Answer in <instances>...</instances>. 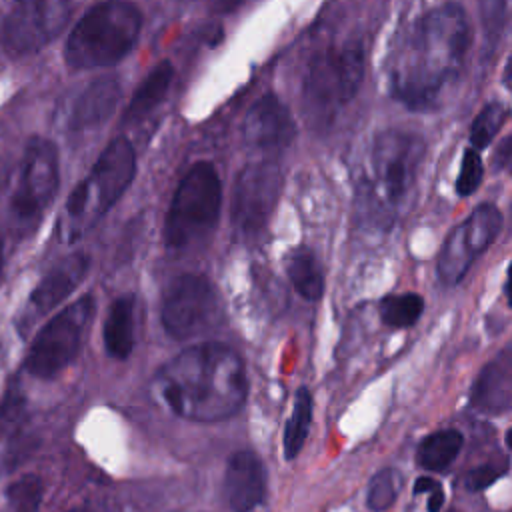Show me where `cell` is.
I'll return each instance as SVG.
<instances>
[{
  "mask_svg": "<svg viewBox=\"0 0 512 512\" xmlns=\"http://www.w3.org/2000/svg\"><path fill=\"white\" fill-rule=\"evenodd\" d=\"M102 336L108 356L124 360L132 354L136 336V300L132 294L118 296L110 304Z\"/></svg>",
  "mask_w": 512,
  "mask_h": 512,
  "instance_id": "obj_19",
  "label": "cell"
},
{
  "mask_svg": "<svg viewBox=\"0 0 512 512\" xmlns=\"http://www.w3.org/2000/svg\"><path fill=\"white\" fill-rule=\"evenodd\" d=\"M502 228V212L494 204L476 206L460 224H456L436 260L438 278L444 284H458L470 266L496 240Z\"/></svg>",
  "mask_w": 512,
  "mask_h": 512,
  "instance_id": "obj_11",
  "label": "cell"
},
{
  "mask_svg": "<svg viewBox=\"0 0 512 512\" xmlns=\"http://www.w3.org/2000/svg\"><path fill=\"white\" fill-rule=\"evenodd\" d=\"M220 316L218 292L206 276L180 274L162 296V326L176 340H188L212 330Z\"/></svg>",
  "mask_w": 512,
  "mask_h": 512,
  "instance_id": "obj_10",
  "label": "cell"
},
{
  "mask_svg": "<svg viewBox=\"0 0 512 512\" xmlns=\"http://www.w3.org/2000/svg\"><path fill=\"white\" fill-rule=\"evenodd\" d=\"M442 504H444V494H442V488L438 486V488H434V490L430 492V498H428V510H430V512H440Z\"/></svg>",
  "mask_w": 512,
  "mask_h": 512,
  "instance_id": "obj_33",
  "label": "cell"
},
{
  "mask_svg": "<svg viewBox=\"0 0 512 512\" xmlns=\"http://www.w3.org/2000/svg\"><path fill=\"white\" fill-rule=\"evenodd\" d=\"M136 172V154L126 138L112 140L90 174L72 190L66 202V214L74 222L78 232L82 226H90L104 216L128 190Z\"/></svg>",
  "mask_w": 512,
  "mask_h": 512,
  "instance_id": "obj_6",
  "label": "cell"
},
{
  "mask_svg": "<svg viewBox=\"0 0 512 512\" xmlns=\"http://www.w3.org/2000/svg\"><path fill=\"white\" fill-rule=\"evenodd\" d=\"M120 82L114 76H100L92 80L84 92L76 98L68 124L72 130H86L94 128L98 124H104L112 112L116 110V104L120 102Z\"/></svg>",
  "mask_w": 512,
  "mask_h": 512,
  "instance_id": "obj_18",
  "label": "cell"
},
{
  "mask_svg": "<svg viewBox=\"0 0 512 512\" xmlns=\"http://www.w3.org/2000/svg\"><path fill=\"white\" fill-rule=\"evenodd\" d=\"M452 512H456V510H452Z\"/></svg>",
  "mask_w": 512,
  "mask_h": 512,
  "instance_id": "obj_39",
  "label": "cell"
},
{
  "mask_svg": "<svg viewBox=\"0 0 512 512\" xmlns=\"http://www.w3.org/2000/svg\"><path fill=\"white\" fill-rule=\"evenodd\" d=\"M152 394L168 412L216 422L236 414L248 394L242 358L222 342H200L170 358L152 378Z\"/></svg>",
  "mask_w": 512,
  "mask_h": 512,
  "instance_id": "obj_2",
  "label": "cell"
},
{
  "mask_svg": "<svg viewBox=\"0 0 512 512\" xmlns=\"http://www.w3.org/2000/svg\"><path fill=\"white\" fill-rule=\"evenodd\" d=\"M60 182L58 148L46 138H32L24 150L16 188L10 196V218L20 230L34 228L52 204Z\"/></svg>",
  "mask_w": 512,
  "mask_h": 512,
  "instance_id": "obj_9",
  "label": "cell"
},
{
  "mask_svg": "<svg viewBox=\"0 0 512 512\" xmlns=\"http://www.w3.org/2000/svg\"><path fill=\"white\" fill-rule=\"evenodd\" d=\"M172 78H174V66L168 60H162L160 64H156L134 90L124 110V122H138L146 118L168 94Z\"/></svg>",
  "mask_w": 512,
  "mask_h": 512,
  "instance_id": "obj_20",
  "label": "cell"
},
{
  "mask_svg": "<svg viewBox=\"0 0 512 512\" xmlns=\"http://www.w3.org/2000/svg\"><path fill=\"white\" fill-rule=\"evenodd\" d=\"M424 140L406 130H384L376 134L370 150V196L376 210L392 216L410 198L420 164Z\"/></svg>",
  "mask_w": 512,
  "mask_h": 512,
  "instance_id": "obj_5",
  "label": "cell"
},
{
  "mask_svg": "<svg viewBox=\"0 0 512 512\" xmlns=\"http://www.w3.org/2000/svg\"><path fill=\"white\" fill-rule=\"evenodd\" d=\"M506 468H508V460L502 456H496V458L476 466L474 470H470L466 474L464 484L468 490H484L490 484H494L506 472Z\"/></svg>",
  "mask_w": 512,
  "mask_h": 512,
  "instance_id": "obj_29",
  "label": "cell"
},
{
  "mask_svg": "<svg viewBox=\"0 0 512 512\" xmlns=\"http://www.w3.org/2000/svg\"><path fill=\"white\" fill-rule=\"evenodd\" d=\"M246 142L260 150H282L296 136V124L286 104L274 96H260L244 118Z\"/></svg>",
  "mask_w": 512,
  "mask_h": 512,
  "instance_id": "obj_15",
  "label": "cell"
},
{
  "mask_svg": "<svg viewBox=\"0 0 512 512\" xmlns=\"http://www.w3.org/2000/svg\"><path fill=\"white\" fill-rule=\"evenodd\" d=\"M70 512H92V510H88V508H74V510H70Z\"/></svg>",
  "mask_w": 512,
  "mask_h": 512,
  "instance_id": "obj_37",
  "label": "cell"
},
{
  "mask_svg": "<svg viewBox=\"0 0 512 512\" xmlns=\"http://www.w3.org/2000/svg\"><path fill=\"white\" fill-rule=\"evenodd\" d=\"M88 266L90 258L82 252H74L60 260L32 290L28 304L22 312L20 324L30 326L32 322L48 314L52 308H56L82 282V278L88 272Z\"/></svg>",
  "mask_w": 512,
  "mask_h": 512,
  "instance_id": "obj_14",
  "label": "cell"
},
{
  "mask_svg": "<svg viewBox=\"0 0 512 512\" xmlns=\"http://www.w3.org/2000/svg\"><path fill=\"white\" fill-rule=\"evenodd\" d=\"M462 434L458 430H440L424 438L416 452V462L424 470H444L458 456L462 448Z\"/></svg>",
  "mask_w": 512,
  "mask_h": 512,
  "instance_id": "obj_22",
  "label": "cell"
},
{
  "mask_svg": "<svg viewBox=\"0 0 512 512\" xmlns=\"http://www.w3.org/2000/svg\"><path fill=\"white\" fill-rule=\"evenodd\" d=\"M92 312L94 298L86 294L52 316L30 344L26 370L42 380H50L66 370L80 352Z\"/></svg>",
  "mask_w": 512,
  "mask_h": 512,
  "instance_id": "obj_8",
  "label": "cell"
},
{
  "mask_svg": "<svg viewBox=\"0 0 512 512\" xmlns=\"http://www.w3.org/2000/svg\"><path fill=\"white\" fill-rule=\"evenodd\" d=\"M224 494L234 512H250L264 498V468L252 450L230 456L224 476Z\"/></svg>",
  "mask_w": 512,
  "mask_h": 512,
  "instance_id": "obj_16",
  "label": "cell"
},
{
  "mask_svg": "<svg viewBox=\"0 0 512 512\" xmlns=\"http://www.w3.org/2000/svg\"><path fill=\"white\" fill-rule=\"evenodd\" d=\"M506 298H508V304L512 306V262L508 266V280H506Z\"/></svg>",
  "mask_w": 512,
  "mask_h": 512,
  "instance_id": "obj_35",
  "label": "cell"
},
{
  "mask_svg": "<svg viewBox=\"0 0 512 512\" xmlns=\"http://www.w3.org/2000/svg\"><path fill=\"white\" fill-rule=\"evenodd\" d=\"M494 166L506 170L512 176V136H506L494 152Z\"/></svg>",
  "mask_w": 512,
  "mask_h": 512,
  "instance_id": "obj_31",
  "label": "cell"
},
{
  "mask_svg": "<svg viewBox=\"0 0 512 512\" xmlns=\"http://www.w3.org/2000/svg\"><path fill=\"white\" fill-rule=\"evenodd\" d=\"M222 208V182L212 162H196L180 180L164 222V242L184 250L204 240Z\"/></svg>",
  "mask_w": 512,
  "mask_h": 512,
  "instance_id": "obj_4",
  "label": "cell"
},
{
  "mask_svg": "<svg viewBox=\"0 0 512 512\" xmlns=\"http://www.w3.org/2000/svg\"><path fill=\"white\" fill-rule=\"evenodd\" d=\"M424 310V300L418 294H394L386 296L380 302V318L384 324L392 328H406L412 326Z\"/></svg>",
  "mask_w": 512,
  "mask_h": 512,
  "instance_id": "obj_25",
  "label": "cell"
},
{
  "mask_svg": "<svg viewBox=\"0 0 512 512\" xmlns=\"http://www.w3.org/2000/svg\"><path fill=\"white\" fill-rule=\"evenodd\" d=\"M470 402L486 414H500L512 408V350L498 352L478 374Z\"/></svg>",
  "mask_w": 512,
  "mask_h": 512,
  "instance_id": "obj_17",
  "label": "cell"
},
{
  "mask_svg": "<svg viewBox=\"0 0 512 512\" xmlns=\"http://www.w3.org/2000/svg\"><path fill=\"white\" fill-rule=\"evenodd\" d=\"M282 192V172L274 162H256L240 170L232 194V224L242 236H256L268 222Z\"/></svg>",
  "mask_w": 512,
  "mask_h": 512,
  "instance_id": "obj_13",
  "label": "cell"
},
{
  "mask_svg": "<svg viewBox=\"0 0 512 512\" xmlns=\"http://www.w3.org/2000/svg\"><path fill=\"white\" fill-rule=\"evenodd\" d=\"M286 272L294 286V290L304 300H318L324 292V272L316 258V254L306 248L298 246L286 256Z\"/></svg>",
  "mask_w": 512,
  "mask_h": 512,
  "instance_id": "obj_21",
  "label": "cell"
},
{
  "mask_svg": "<svg viewBox=\"0 0 512 512\" xmlns=\"http://www.w3.org/2000/svg\"><path fill=\"white\" fill-rule=\"evenodd\" d=\"M246 0H210V8L218 14H226L236 10L240 4H244Z\"/></svg>",
  "mask_w": 512,
  "mask_h": 512,
  "instance_id": "obj_32",
  "label": "cell"
},
{
  "mask_svg": "<svg viewBox=\"0 0 512 512\" xmlns=\"http://www.w3.org/2000/svg\"><path fill=\"white\" fill-rule=\"evenodd\" d=\"M142 14L128 0H102L90 6L72 28L64 58L70 68L94 70L118 64L136 44Z\"/></svg>",
  "mask_w": 512,
  "mask_h": 512,
  "instance_id": "obj_3",
  "label": "cell"
},
{
  "mask_svg": "<svg viewBox=\"0 0 512 512\" xmlns=\"http://www.w3.org/2000/svg\"><path fill=\"white\" fill-rule=\"evenodd\" d=\"M506 444L512 448V428L508 430V436H506Z\"/></svg>",
  "mask_w": 512,
  "mask_h": 512,
  "instance_id": "obj_36",
  "label": "cell"
},
{
  "mask_svg": "<svg viewBox=\"0 0 512 512\" xmlns=\"http://www.w3.org/2000/svg\"><path fill=\"white\" fill-rule=\"evenodd\" d=\"M364 60L360 40H348L318 50L310 58L304 76V92L310 106L330 114L350 102L362 84Z\"/></svg>",
  "mask_w": 512,
  "mask_h": 512,
  "instance_id": "obj_7",
  "label": "cell"
},
{
  "mask_svg": "<svg viewBox=\"0 0 512 512\" xmlns=\"http://www.w3.org/2000/svg\"><path fill=\"white\" fill-rule=\"evenodd\" d=\"M0 272H2V240H0Z\"/></svg>",
  "mask_w": 512,
  "mask_h": 512,
  "instance_id": "obj_38",
  "label": "cell"
},
{
  "mask_svg": "<svg viewBox=\"0 0 512 512\" xmlns=\"http://www.w3.org/2000/svg\"><path fill=\"white\" fill-rule=\"evenodd\" d=\"M400 486H402V478L396 470L386 468L378 472L368 486V496H366L368 508L374 512H382L390 508L396 502Z\"/></svg>",
  "mask_w": 512,
  "mask_h": 512,
  "instance_id": "obj_27",
  "label": "cell"
},
{
  "mask_svg": "<svg viewBox=\"0 0 512 512\" xmlns=\"http://www.w3.org/2000/svg\"><path fill=\"white\" fill-rule=\"evenodd\" d=\"M310 420H312V396L306 388H300L296 392L292 416H290V420L286 424V432H284V454H286V458H294L302 450V446L306 442V436H308Z\"/></svg>",
  "mask_w": 512,
  "mask_h": 512,
  "instance_id": "obj_24",
  "label": "cell"
},
{
  "mask_svg": "<svg viewBox=\"0 0 512 512\" xmlns=\"http://www.w3.org/2000/svg\"><path fill=\"white\" fill-rule=\"evenodd\" d=\"M470 38L460 4L446 2L426 10L408 24L390 56V94L410 110H432L462 72Z\"/></svg>",
  "mask_w": 512,
  "mask_h": 512,
  "instance_id": "obj_1",
  "label": "cell"
},
{
  "mask_svg": "<svg viewBox=\"0 0 512 512\" xmlns=\"http://www.w3.org/2000/svg\"><path fill=\"white\" fill-rule=\"evenodd\" d=\"M438 486H440V484H438L436 480H432V478H424V476H422V478H418V480H416L414 492H416V494H422V492H432V490H434V488H438Z\"/></svg>",
  "mask_w": 512,
  "mask_h": 512,
  "instance_id": "obj_34",
  "label": "cell"
},
{
  "mask_svg": "<svg viewBox=\"0 0 512 512\" xmlns=\"http://www.w3.org/2000/svg\"><path fill=\"white\" fill-rule=\"evenodd\" d=\"M508 114H510L508 108L500 102L486 104L476 114V118L472 120V126H470V144H472V148H476V150L486 148L494 140V136L500 132V128L504 126Z\"/></svg>",
  "mask_w": 512,
  "mask_h": 512,
  "instance_id": "obj_26",
  "label": "cell"
},
{
  "mask_svg": "<svg viewBox=\"0 0 512 512\" xmlns=\"http://www.w3.org/2000/svg\"><path fill=\"white\" fill-rule=\"evenodd\" d=\"M482 176H484V164H482V156L476 148L468 146L464 150V156H462V164H460V172H458V178H456V192L458 196L466 198V196H472L480 182H482Z\"/></svg>",
  "mask_w": 512,
  "mask_h": 512,
  "instance_id": "obj_28",
  "label": "cell"
},
{
  "mask_svg": "<svg viewBox=\"0 0 512 512\" xmlns=\"http://www.w3.org/2000/svg\"><path fill=\"white\" fill-rule=\"evenodd\" d=\"M482 20L484 26L490 32H498L504 24V12H506V0H480Z\"/></svg>",
  "mask_w": 512,
  "mask_h": 512,
  "instance_id": "obj_30",
  "label": "cell"
},
{
  "mask_svg": "<svg viewBox=\"0 0 512 512\" xmlns=\"http://www.w3.org/2000/svg\"><path fill=\"white\" fill-rule=\"evenodd\" d=\"M70 14V0H16L4 20V48L12 56L38 52L66 28Z\"/></svg>",
  "mask_w": 512,
  "mask_h": 512,
  "instance_id": "obj_12",
  "label": "cell"
},
{
  "mask_svg": "<svg viewBox=\"0 0 512 512\" xmlns=\"http://www.w3.org/2000/svg\"><path fill=\"white\" fill-rule=\"evenodd\" d=\"M44 484L36 474H24L0 492V512H38Z\"/></svg>",
  "mask_w": 512,
  "mask_h": 512,
  "instance_id": "obj_23",
  "label": "cell"
}]
</instances>
